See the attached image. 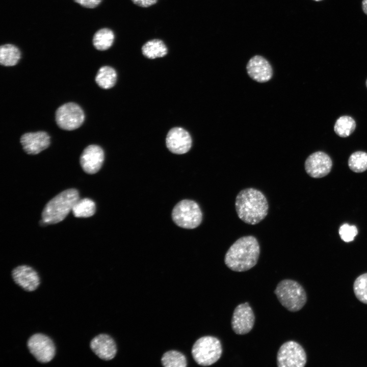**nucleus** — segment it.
<instances>
[{
    "label": "nucleus",
    "instance_id": "obj_1",
    "mask_svg": "<svg viewBox=\"0 0 367 367\" xmlns=\"http://www.w3.org/2000/svg\"><path fill=\"white\" fill-rule=\"evenodd\" d=\"M260 254V246L253 235L242 237L235 241L227 251L224 263L231 270L245 272L254 267Z\"/></svg>",
    "mask_w": 367,
    "mask_h": 367
},
{
    "label": "nucleus",
    "instance_id": "obj_2",
    "mask_svg": "<svg viewBox=\"0 0 367 367\" xmlns=\"http://www.w3.org/2000/svg\"><path fill=\"white\" fill-rule=\"evenodd\" d=\"M235 207L239 218L250 225L257 224L264 220L269 210L265 195L260 191L252 188L243 189L238 194Z\"/></svg>",
    "mask_w": 367,
    "mask_h": 367
},
{
    "label": "nucleus",
    "instance_id": "obj_3",
    "mask_svg": "<svg viewBox=\"0 0 367 367\" xmlns=\"http://www.w3.org/2000/svg\"><path fill=\"white\" fill-rule=\"evenodd\" d=\"M80 199L75 189L64 190L50 200L44 206L41 214V225L54 224L63 221Z\"/></svg>",
    "mask_w": 367,
    "mask_h": 367
},
{
    "label": "nucleus",
    "instance_id": "obj_4",
    "mask_svg": "<svg viewBox=\"0 0 367 367\" xmlns=\"http://www.w3.org/2000/svg\"><path fill=\"white\" fill-rule=\"evenodd\" d=\"M274 293L280 304L291 312L300 310L307 301L304 288L297 281L292 279L280 281Z\"/></svg>",
    "mask_w": 367,
    "mask_h": 367
},
{
    "label": "nucleus",
    "instance_id": "obj_5",
    "mask_svg": "<svg viewBox=\"0 0 367 367\" xmlns=\"http://www.w3.org/2000/svg\"><path fill=\"white\" fill-rule=\"evenodd\" d=\"M222 351L220 340L216 337L207 335L196 341L192 349V354L197 364L209 366L220 359Z\"/></svg>",
    "mask_w": 367,
    "mask_h": 367
},
{
    "label": "nucleus",
    "instance_id": "obj_6",
    "mask_svg": "<svg viewBox=\"0 0 367 367\" xmlns=\"http://www.w3.org/2000/svg\"><path fill=\"white\" fill-rule=\"evenodd\" d=\"M172 218L178 226L193 229L198 227L202 220V213L199 205L194 201L183 200L173 208Z\"/></svg>",
    "mask_w": 367,
    "mask_h": 367
},
{
    "label": "nucleus",
    "instance_id": "obj_7",
    "mask_svg": "<svg viewBox=\"0 0 367 367\" xmlns=\"http://www.w3.org/2000/svg\"><path fill=\"white\" fill-rule=\"evenodd\" d=\"M306 363V353L297 342L289 340L279 348L277 354L278 367H303Z\"/></svg>",
    "mask_w": 367,
    "mask_h": 367
},
{
    "label": "nucleus",
    "instance_id": "obj_8",
    "mask_svg": "<svg viewBox=\"0 0 367 367\" xmlns=\"http://www.w3.org/2000/svg\"><path fill=\"white\" fill-rule=\"evenodd\" d=\"M55 119L57 125L61 129L72 130L77 129L83 124L85 114L77 104L67 102L57 109Z\"/></svg>",
    "mask_w": 367,
    "mask_h": 367
},
{
    "label": "nucleus",
    "instance_id": "obj_9",
    "mask_svg": "<svg viewBox=\"0 0 367 367\" xmlns=\"http://www.w3.org/2000/svg\"><path fill=\"white\" fill-rule=\"evenodd\" d=\"M27 347L31 354L41 363L50 362L56 354V347L53 340L42 333L32 335L28 340Z\"/></svg>",
    "mask_w": 367,
    "mask_h": 367
},
{
    "label": "nucleus",
    "instance_id": "obj_10",
    "mask_svg": "<svg viewBox=\"0 0 367 367\" xmlns=\"http://www.w3.org/2000/svg\"><path fill=\"white\" fill-rule=\"evenodd\" d=\"M255 317L248 302L240 304L234 309L231 325L233 332L238 335L249 333L253 328Z\"/></svg>",
    "mask_w": 367,
    "mask_h": 367
},
{
    "label": "nucleus",
    "instance_id": "obj_11",
    "mask_svg": "<svg viewBox=\"0 0 367 367\" xmlns=\"http://www.w3.org/2000/svg\"><path fill=\"white\" fill-rule=\"evenodd\" d=\"M332 166L330 156L322 151L310 154L306 159L304 167L306 173L311 177L321 178L329 173Z\"/></svg>",
    "mask_w": 367,
    "mask_h": 367
},
{
    "label": "nucleus",
    "instance_id": "obj_12",
    "mask_svg": "<svg viewBox=\"0 0 367 367\" xmlns=\"http://www.w3.org/2000/svg\"><path fill=\"white\" fill-rule=\"evenodd\" d=\"M247 72L253 80L258 83L270 81L273 74V68L264 57L255 55L250 58L246 65Z\"/></svg>",
    "mask_w": 367,
    "mask_h": 367
},
{
    "label": "nucleus",
    "instance_id": "obj_13",
    "mask_svg": "<svg viewBox=\"0 0 367 367\" xmlns=\"http://www.w3.org/2000/svg\"><path fill=\"white\" fill-rule=\"evenodd\" d=\"M104 157V152L100 146L90 145L84 149L80 156V164L86 173L95 174L101 168Z\"/></svg>",
    "mask_w": 367,
    "mask_h": 367
},
{
    "label": "nucleus",
    "instance_id": "obj_14",
    "mask_svg": "<svg viewBox=\"0 0 367 367\" xmlns=\"http://www.w3.org/2000/svg\"><path fill=\"white\" fill-rule=\"evenodd\" d=\"M166 146L172 153L181 154L187 153L191 148L192 139L189 133L181 127H174L168 132Z\"/></svg>",
    "mask_w": 367,
    "mask_h": 367
},
{
    "label": "nucleus",
    "instance_id": "obj_15",
    "mask_svg": "<svg viewBox=\"0 0 367 367\" xmlns=\"http://www.w3.org/2000/svg\"><path fill=\"white\" fill-rule=\"evenodd\" d=\"M23 150L29 154H37L48 147L50 136L45 132L27 133L20 139Z\"/></svg>",
    "mask_w": 367,
    "mask_h": 367
},
{
    "label": "nucleus",
    "instance_id": "obj_16",
    "mask_svg": "<svg viewBox=\"0 0 367 367\" xmlns=\"http://www.w3.org/2000/svg\"><path fill=\"white\" fill-rule=\"evenodd\" d=\"M12 276L14 281L28 292L35 291L40 283L38 273L29 266L21 265L15 268L12 271Z\"/></svg>",
    "mask_w": 367,
    "mask_h": 367
},
{
    "label": "nucleus",
    "instance_id": "obj_17",
    "mask_svg": "<svg viewBox=\"0 0 367 367\" xmlns=\"http://www.w3.org/2000/svg\"><path fill=\"white\" fill-rule=\"evenodd\" d=\"M91 350L99 358L110 360L115 356L117 349L113 338L106 334H100L90 342Z\"/></svg>",
    "mask_w": 367,
    "mask_h": 367
},
{
    "label": "nucleus",
    "instance_id": "obj_18",
    "mask_svg": "<svg viewBox=\"0 0 367 367\" xmlns=\"http://www.w3.org/2000/svg\"><path fill=\"white\" fill-rule=\"evenodd\" d=\"M167 47L160 39H152L146 42L142 47L143 55L150 59L161 58L167 54Z\"/></svg>",
    "mask_w": 367,
    "mask_h": 367
},
{
    "label": "nucleus",
    "instance_id": "obj_19",
    "mask_svg": "<svg viewBox=\"0 0 367 367\" xmlns=\"http://www.w3.org/2000/svg\"><path fill=\"white\" fill-rule=\"evenodd\" d=\"M19 49L14 45L6 44L0 47V63L5 66L16 65L20 59Z\"/></svg>",
    "mask_w": 367,
    "mask_h": 367
},
{
    "label": "nucleus",
    "instance_id": "obj_20",
    "mask_svg": "<svg viewBox=\"0 0 367 367\" xmlns=\"http://www.w3.org/2000/svg\"><path fill=\"white\" fill-rule=\"evenodd\" d=\"M96 84L100 88L109 89L112 88L117 80V73L115 69L109 66L100 67L95 78Z\"/></svg>",
    "mask_w": 367,
    "mask_h": 367
},
{
    "label": "nucleus",
    "instance_id": "obj_21",
    "mask_svg": "<svg viewBox=\"0 0 367 367\" xmlns=\"http://www.w3.org/2000/svg\"><path fill=\"white\" fill-rule=\"evenodd\" d=\"M114 38V34L111 30L108 28L101 29L94 35L93 44L96 49L105 50L112 45Z\"/></svg>",
    "mask_w": 367,
    "mask_h": 367
},
{
    "label": "nucleus",
    "instance_id": "obj_22",
    "mask_svg": "<svg viewBox=\"0 0 367 367\" xmlns=\"http://www.w3.org/2000/svg\"><path fill=\"white\" fill-rule=\"evenodd\" d=\"M96 211L94 202L89 198L78 199L74 204L72 212L77 218H87L93 216Z\"/></svg>",
    "mask_w": 367,
    "mask_h": 367
},
{
    "label": "nucleus",
    "instance_id": "obj_23",
    "mask_svg": "<svg viewBox=\"0 0 367 367\" xmlns=\"http://www.w3.org/2000/svg\"><path fill=\"white\" fill-rule=\"evenodd\" d=\"M356 128V122L353 118L349 116H342L336 121L334 130L340 137L346 138L351 135Z\"/></svg>",
    "mask_w": 367,
    "mask_h": 367
},
{
    "label": "nucleus",
    "instance_id": "obj_24",
    "mask_svg": "<svg viewBox=\"0 0 367 367\" xmlns=\"http://www.w3.org/2000/svg\"><path fill=\"white\" fill-rule=\"evenodd\" d=\"M162 365L165 367H186L187 361L181 352L170 350L165 353L162 357Z\"/></svg>",
    "mask_w": 367,
    "mask_h": 367
},
{
    "label": "nucleus",
    "instance_id": "obj_25",
    "mask_svg": "<svg viewBox=\"0 0 367 367\" xmlns=\"http://www.w3.org/2000/svg\"><path fill=\"white\" fill-rule=\"evenodd\" d=\"M349 168L356 173H361L367 169V153L357 151L351 154L348 159Z\"/></svg>",
    "mask_w": 367,
    "mask_h": 367
},
{
    "label": "nucleus",
    "instance_id": "obj_26",
    "mask_svg": "<svg viewBox=\"0 0 367 367\" xmlns=\"http://www.w3.org/2000/svg\"><path fill=\"white\" fill-rule=\"evenodd\" d=\"M353 290L356 298L362 303L367 304V273L363 274L356 279Z\"/></svg>",
    "mask_w": 367,
    "mask_h": 367
},
{
    "label": "nucleus",
    "instance_id": "obj_27",
    "mask_svg": "<svg viewBox=\"0 0 367 367\" xmlns=\"http://www.w3.org/2000/svg\"><path fill=\"white\" fill-rule=\"evenodd\" d=\"M358 230L354 225H350L347 223L343 224L339 229V234L341 239L345 242L352 241L357 234Z\"/></svg>",
    "mask_w": 367,
    "mask_h": 367
},
{
    "label": "nucleus",
    "instance_id": "obj_28",
    "mask_svg": "<svg viewBox=\"0 0 367 367\" xmlns=\"http://www.w3.org/2000/svg\"><path fill=\"white\" fill-rule=\"evenodd\" d=\"M75 2L82 6L88 8H94L97 7L101 0H74Z\"/></svg>",
    "mask_w": 367,
    "mask_h": 367
},
{
    "label": "nucleus",
    "instance_id": "obj_29",
    "mask_svg": "<svg viewBox=\"0 0 367 367\" xmlns=\"http://www.w3.org/2000/svg\"><path fill=\"white\" fill-rule=\"evenodd\" d=\"M132 1L137 6L146 8L156 3L158 0H132Z\"/></svg>",
    "mask_w": 367,
    "mask_h": 367
},
{
    "label": "nucleus",
    "instance_id": "obj_30",
    "mask_svg": "<svg viewBox=\"0 0 367 367\" xmlns=\"http://www.w3.org/2000/svg\"><path fill=\"white\" fill-rule=\"evenodd\" d=\"M362 8L364 13L367 15V0L362 1Z\"/></svg>",
    "mask_w": 367,
    "mask_h": 367
},
{
    "label": "nucleus",
    "instance_id": "obj_31",
    "mask_svg": "<svg viewBox=\"0 0 367 367\" xmlns=\"http://www.w3.org/2000/svg\"><path fill=\"white\" fill-rule=\"evenodd\" d=\"M365 85H366V88H367V79H366V82H365Z\"/></svg>",
    "mask_w": 367,
    "mask_h": 367
},
{
    "label": "nucleus",
    "instance_id": "obj_32",
    "mask_svg": "<svg viewBox=\"0 0 367 367\" xmlns=\"http://www.w3.org/2000/svg\"><path fill=\"white\" fill-rule=\"evenodd\" d=\"M313 1H316V2H319V1H322V0H313Z\"/></svg>",
    "mask_w": 367,
    "mask_h": 367
}]
</instances>
